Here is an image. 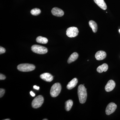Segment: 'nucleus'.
<instances>
[{
  "label": "nucleus",
  "instance_id": "obj_1",
  "mask_svg": "<svg viewBox=\"0 0 120 120\" xmlns=\"http://www.w3.org/2000/svg\"><path fill=\"white\" fill-rule=\"evenodd\" d=\"M78 97L80 103L83 104L86 102L87 97L86 89L82 84H80L78 87Z\"/></svg>",
  "mask_w": 120,
  "mask_h": 120
},
{
  "label": "nucleus",
  "instance_id": "obj_2",
  "mask_svg": "<svg viewBox=\"0 0 120 120\" xmlns=\"http://www.w3.org/2000/svg\"><path fill=\"white\" fill-rule=\"evenodd\" d=\"M61 89V86L60 83H56L54 84L52 86L50 90V95L53 98L57 97L60 94Z\"/></svg>",
  "mask_w": 120,
  "mask_h": 120
},
{
  "label": "nucleus",
  "instance_id": "obj_3",
  "mask_svg": "<svg viewBox=\"0 0 120 120\" xmlns=\"http://www.w3.org/2000/svg\"><path fill=\"white\" fill-rule=\"evenodd\" d=\"M35 68L34 65L30 64H21L17 66V68L19 71L22 72H29L34 70Z\"/></svg>",
  "mask_w": 120,
  "mask_h": 120
},
{
  "label": "nucleus",
  "instance_id": "obj_4",
  "mask_svg": "<svg viewBox=\"0 0 120 120\" xmlns=\"http://www.w3.org/2000/svg\"><path fill=\"white\" fill-rule=\"evenodd\" d=\"M31 49L34 52L38 54H45L47 53L48 52V50L45 47L38 45H32L31 46Z\"/></svg>",
  "mask_w": 120,
  "mask_h": 120
},
{
  "label": "nucleus",
  "instance_id": "obj_5",
  "mask_svg": "<svg viewBox=\"0 0 120 120\" xmlns=\"http://www.w3.org/2000/svg\"><path fill=\"white\" fill-rule=\"evenodd\" d=\"M44 102V98L42 96L38 95L32 101V106L34 109H38L41 106Z\"/></svg>",
  "mask_w": 120,
  "mask_h": 120
},
{
  "label": "nucleus",
  "instance_id": "obj_6",
  "mask_svg": "<svg viewBox=\"0 0 120 120\" xmlns=\"http://www.w3.org/2000/svg\"><path fill=\"white\" fill-rule=\"evenodd\" d=\"M79 31L78 28L75 27H71L68 28L66 31V34L69 38H75L77 36Z\"/></svg>",
  "mask_w": 120,
  "mask_h": 120
},
{
  "label": "nucleus",
  "instance_id": "obj_7",
  "mask_svg": "<svg viewBox=\"0 0 120 120\" xmlns=\"http://www.w3.org/2000/svg\"><path fill=\"white\" fill-rule=\"evenodd\" d=\"M117 105L113 102H111L107 105L105 110V113L107 115L112 114L115 112L117 108Z\"/></svg>",
  "mask_w": 120,
  "mask_h": 120
},
{
  "label": "nucleus",
  "instance_id": "obj_8",
  "mask_svg": "<svg viewBox=\"0 0 120 120\" xmlns=\"http://www.w3.org/2000/svg\"><path fill=\"white\" fill-rule=\"evenodd\" d=\"M115 86L116 83L115 82L112 80H110L105 86V90L106 91L108 92L112 91L115 88Z\"/></svg>",
  "mask_w": 120,
  "mask_h": 120
},
{
  "label": "nucleus",
  "instance_id": "obj_9",
  "mask_svg": "<svg viewBox=\"0 0 120 120\" xmlns=\"http://www.w3.org/2000/svg\"><path fill=\"white\" fill-rule=\"evenodd\" d=\"M52 13L53 15L57 17H61L64 14V12L62 9L57 8H54L52 9Z\"/></svg>",
  "mask_w": 120,
  "mask_h": 120
},
{
  "label": "nucleus",
  "instance_id": "obj_10",
  "mask_svg": "<svg viewBox=\"0 0 120 120\" xmlns=\"http://www.w3.org/2000/svg\"><path fill=\"white\" fill-rule=\"evenodd\" d=\"M41 79L46 81L50 82L53 80V76L50 73H43L40 75Z\"/></svg>",
  "mask_w": 120,
  "mask_h": 120
},
{
  "label": "nucleus",
  "instance_id": "obj_11",
  "mask_svg": "<svg viewBox=\"0 0 120 120\" xmlns=\"http://www.w3.org/2000/svg\"><path fill=\"white\" fill-rule=\"evenodd\" d=\"M106 56V53L103 51H99L95 54V57L98 60H104Z\"/></svg>",
  "mask_w": 120,
  "mask_h": 120
},
{
  "label": "nucleus",
  "instance_id": "obj_12",
  "mask_svg": "<svg viewBox=\"0 0 120 120\" xmlns=\"http://www.w3.org/2000/svg\"><path fill=\"white\" fill-rule=\"evenodd\" d=\"M94 1L102 9L105 10L107 9V5L104 0H94Z\"/></svg>",
  "mask_w": 120,
  "mask_h": 120
},
{
  "label": "nucleus",
  "instance_id": "obj_13",
  "mask_svg": "<svg viewBox=\"0 0 120 120\" xmlns=\"http://www.w3.org/2000/svg\"><path fill=\"white\" fill-rule=\"evenodd\" d=\"M77 83H78V80L76 78H74L68 84L67 86V88L69 90L73 89L76 86Z\"/></svg>",
  "mask_w": 120,
  "mask_h": 120
},
{
  "label": "nucleus",
  "instance_id": "obj_14",
  "mask_svg": "<svg viewBox=\"0 0 120 120\" xmlns=\"http://www.w3.org/2000/svg\"><path fill=\"white\" fill-rule=\"evenodd\" d=\"M108 69V65L106 64H104L99 66L97 68V71L99 73H102L103 72H106Z\"/></svg>",
  "mask_w": 120,
  "mask_h": 120
},
{
  "label": "nucleus",
  "instance_id": "obj_15",
  "mask_svg": "<svg viewBox=\"0 0 120 120\" xmlns=\"http://www.w3.org/2000/svg\"><path fill=\"white\" fill-rule=\"evenodd\" d=\"M79 57V54L77 52L73 53L72 54H71L69 58H68V64H71L72 62H74L77 60Z\"/></svg>",
  "mask_w": 120,
  "mask_h": 120
},
{
  "label": "nucleus",
  "instance_id": "obj_16",
  "mask_svg": "<svg viewBox=\"0 0 120 120\" xmlns=\"http://www.w3.org/2000/svg\"><path fill=\"white\" fill-rule=\"evenodd\" d=\"M89 24L94 33H96L98 30V26L97 23L94 21L91 20L89 22Z\"/></svg>",
  "mask_w": 120,
  "mask_h": 120
},
{
  "label": "nucleus",
  "instance_id": "obj_17",
  "mask_svg": "<svg viewBox=\"0 0 120 120\" xmlns=\"http://www.w3.org/2000/svg\"><path fill=\"white\" fill-rule=\"evenodd\" d=\"M36 41L38 43L41 44H46L48 42V39L46 38L41 36H39L36 38Z\"/></svg>",
  "mask_w": 120,
  "mask_h": 120
},
{
  "label": "nucleus",
  "instance_id": "obj_18",
  "mask_svg": "<svg viewBox=\"0 0 120 120\" xmlns=\"http://www.w3.org/2000/svg\"><path fill=\"white\" fill-rule=\"evenodd\" d=\"M73 105V102L72 100H68L65 102V109L66 111H69L71 109Z\"/></svg>",
  "mask_w": 120,
  "mask_h": 120
},
{
  "label": "nucleus",
  "instance_id": "obj_19",
  "mask_svg": "<svg viewBox=\"0 0 120 120\" xmlns=\"http://www.w3.org/2000/svg\"><path fill=\"white\" fill-rule=\"evenodd\" d=\"M30 13L33 15L37 16L39 15L41 13V11L39 9L35 8L31 11Z\"/></svg>",
  "mask_w": 120,
  "mask_h": 120
},
{
  "label": "nucleus",
  "instance_id": "obj_20",
  "mask_svg": "<svg viewBox=\"0 0 120 120\" xmlns=\"http://www.w3.org/2000/svg\"><path fill=\"white\" fill-rule=\"evenodd\" d=\"M5 93V90L2 88H0V98H2Z\"/></svg>",
  "mask_w": 120,
  "mask_h": 120
},
{
  "label": "nucleus",
  "instance_id": "obj_21",
  "mask_svg": "<svg viewBox=\"0 0 120 120\" xmlns=\"http://www.w3.org/2000/svg\"><path fill=\"white\" fill-rule=\"evenodd\" d=\"M5 52H6V50L4 48L1 47V46L0 47V54L4 53Z\"/></svg>",
  "mask_w": 120,
  "mask_h": 120
},
{
  "label": "nucleus",
  "instance_id": "obj_22",
  "mask_svg": "<svg viewBox=\"0 0 120 120\" xmlns=\"http://www.w3.org/2000/svg\"><path fill=\"white\" fill-rule=\"evenodd\" d=\"M6 77L4 75H2V74L1 73L0 74V80H4L5 79Z\"/></svg>",
  "mask_w": 120,
  "mask_h": 120
},
{
  "label": "nucleus",
  "instance_id": "obj_23",
  "mask_svg": "<svg viewBox=\"0 0 120 120\" xmlns=\"http://www.w3.org/2000/svg\"><path fill=\"white\" fill-rule=\"evenodd\" d=\"M30 94L32 96V97H34L35 96V94L34 93V92H32V91H31L30 92Z\"/></svg>",
  "mask_w": 120,
  "mask_h": 120
},
{
  "label": "nucleus",
  "instance_id": "obj_24",
  "mask_svg": "<svg viewBox=\"0 0 120 120\" xmlns=\"http://www.w3.org/2000/svg\"><path fill=\"white\" fill-rule=\"evenodd\" d=\"M34 88L35 90H39V86H34Z\"/></svg>",
  "mask_w": 120,
  "mask_h": 120
},
{
  "label": "nucleus",
  "instance_id": "obj_25",
  "mask_svg": "<svg viewBox=\"0 0 120 120\" xmlns=\"http://www.w3.org/2000/svg\"><path fill=\"white\" fill-rule=\"evenodd\" d=\"M10 119H5V120H10Z\"/></svg>",
  "mask_w": 120,
  "mask_h": 120
},
{
  "label": "nucleus",
  "instance_id": "obj_26",
  "mask_svg": "<svg viewBox=\"0 0 120 120\" xmlns=\"http://www.w3.org/2000/svg\"><path fill=\"white\" fill-rule=\"evenodd\" d=\"M43 120H47V119H43Z\"/></svg>",
  "mask_w": 120,
  "mask_h": 120
},
{
  "label": "nucleus",
  "instance_id": "obj_27",
  "mask_svg": "<svg viewBox=\"0 0 120 120\" xmlns=\"http://www.w3.org/2000/svg\"><path fill=\"white\" fill-rule=\"evenodd\" d=\"M119 32H120V30H119Z\"/></svg>",
  "mask_w": 120,
  "mask_h": 120
}]
</instances>
